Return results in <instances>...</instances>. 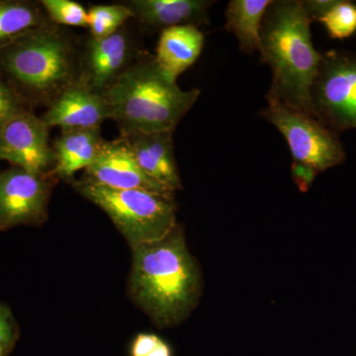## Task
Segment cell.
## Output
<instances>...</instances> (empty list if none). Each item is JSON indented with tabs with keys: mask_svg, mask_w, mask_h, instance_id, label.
<instances>
[{
	"mask_svg": "<svg viewBox=\"0 0 356 356\" xmlns=\"http://www.w3.org/2000/svg\"><path fill=\"white\" fill-rule=\"evenodd\" d=\"M312 22L303 1H273L262 21L259 53L273 72L267 102L318 119L312 88L323 54L312 41Z\"/></svg>",
	"mask_w": 356,
	"mask_h": 356,
	"instance_id": "cell-1",
	"label": "cell"
},
{
	"mask_svg": "<svg viewBox=\"0 0 356 356\" xmlns=\"http://www.w3.org/2000/svg\"><path fill=\"white\" fill-rule=\"evenodd\" d=\"M133 248L130 294L159 327L182 322L197 304L201 274L181 227L165 238Z\"/></svg>",
	"mask_w": 356,
	"mask_h": 356,
	"instance_id": "cell-2",
	"label": "cell"
},
{
	"mask_svg": "<svg viewBox=\"0 0 356 356\" xmlns=\"http://www.w3.org/2000/svg\"><path fill=\"white\" fill-rule=\"evenodd\" d=\"M81 41L64 26H43L0 50V76L30 108H48L79 81Z\"/></svg>",
	"mask_w": 356,
	"mask_h": 356,
	"instance_id": "cell-3",
	"label": "cell"
},
{
	"mask_svg": "<svg viewBox=\"0 0 356 356\" xmlns=\"http://www.w3.org/2000/svg\"><path fill=\"white\" fill-rule=\"evenodd\" d=\"M201 91L182 90L166 76L154 56L145 51L106 91L110 119L121 135L173 131L188 113Z\"/></svg>",
	"mask_w": 356,
	"mask_h": 356,
	"instance_id": "cell-4",
	"label": "cell"
},
{
	"mask_svg": "<svg viewBox=\"0 0 356 356\" xmlns=\"http://www.w3.org/2000/svg\"><path fill=\"white\" fill-rule=\"evenodd\" d=\"M76 191L104 211L131 247L156 242L177 227V204L173 196L144 191H121L74 182Z\"/></svg>",
	"mask_w": 356,
	"mask_h": 356,
	"instance_id": "cell-5",
	"label": "cell"
},
{
	"mask_svg": "<svg viewBox=\"0 0 356 356\" xmlns=\"http://www.w3.org/2000/svg\"><path fill=\"white\" fill-rule=\"evenodd\" d=\"M261 114L284 136L293 161L313 166L318 172L346 161V149L337 133L315 117L280 103H268Z\"/></svg>",
	"mask_w": 356,
	"mask_h": 356,
	"instance_id": "cell-6",
	"label": "cell"
},
{
	"mask_svg": "<svg viewBox=\"0 0 356 356\" xmlns=\"http://www.w3.org/2000/svg\"><path fill=\"white\" fill-rule=\"evenodd\" d=\"M318 120L336 133L356 129V55L343 50L323 54L312 88Z\"/></svg>",
	"mask_w": 356,
	"mask_h": 356,
	"instance_id": "cell-7",
	"label": "cell"
},
{
	"mask_svg": "<svg viewBox=\"0 0 356 356\" xmlns=\"http://www.w3.org/2000/svg\"><path fill=\"white\" fill-rule=\"evenodd\" d=\"M131 21L105 38H92L89 35L83 38L79 83L104 95L137 62L146 50L140 42L142 32Z\"/></svg>",
	"mask_w": 356,
	"mask_h": 356,
	"instance_id": "cell-8",
	"label": "cell"
},
{
	"mask_svg": "<svg viewBox=\"0 0 356 356\" xmlns=\"http://www.w3.org/2000/svg\"><path fill=\"white\" fill-rule=\"evenodd\" d=\"M55 178L13 165L0 172V231L43 224Z\"/></svg>",
	"mask_w": 356,
	"mask_h": 356,
	"instance_id": "cell-9",
	"label": "cell"
},
{
	"mask_svg": "<svg viewBox=\"0 0 356 356\" xmlns=\"http://www.w3.org/2000/svg\"><path fill=\"white\" fill-rule=\"evenodd\" d=\"M1 161L34 175H51L55 161L50 128L34 111L19 115L0 128Z\"/></svg>",
	"mask_w": 356,
	"mask_h": 356,
	"instance_id": "cell-10",
	"label": "cell"
},
{
	"mask_svg": "<svg viewBox=\"0 0 356 356\" xmlns=\"http://www.w3.org/2000/svg\"><path fill=\"white\" fill-rule=\"evenodd\" d=\"M81 179L112 189H136L161 195H175L173 192L154 181L140 170L127 145L120 137L113 140H105L95 163L84 170Z\"/></svg>",
	"mask_w": 356,
	"mask_h": 356,
	"instance_id": "cell-11",
	"label": "cell"
},
{
	"mask_svg": "<svg viewBox=\"0 0 356 356\" xmlns=\"http://www.w3.org/2000/svg\"><path fill=\"white\" fill-rule=\"evenodd\" d=\"M41 119L49 128H97L110 119V108L104 95L77 81L51 103Z\"/></svg>",
	"mask_w": 356,
	"mask_h": 356,
	"instance_id": "cell-12",
	"label": "cell"
},
{
	"mask_svg": "<svg viewBox=\"0 0 356 356\" xmlns=\"http://www.w3.org/2000/svg\"><path fill=\"white\" fill-rule=\"evenodd\" d=\"M173 131L120 135L140 170L175 193L182 188L175 154Z\"/></svg>",
	"mask_w": 356,
	"mask_h": 356,
	"instance_id": "cell-13",
	"label": "cell"
},
{
	"mask_svg": "<svg viewBox=\"0 0 356 356\" xmlns=\"http://www.w3.org/2000/svg\"><path fill=\"white\" fill-rule=\"evenodd\" d=\"M208 0H130L123 2L133 13L140 32L163 31L175 26L209 24Z\"/></svg>",
	"mask_w": 356,
	"mask_h": 356,
	"instance_id": "cell-14",
	"label": "cell"
},
{
	"mask_svg": "<svg viewBox=\"0 0 356 356\" xmlns=\"http://www.w3.org/2000/svg\"><path fill=\"white\" fill-rule=\"evenodd\" d=\"M104 142L102 127L62 130L51 143L55 163L51 175L72 179L74 173L86 170L95 163Z\"/></svg>",
	"mask_w": 356,
	"mask_h": 356,
	"instance_id": "cell-15",
	"label": "cell"
},
{
	"mask_svg": "<svg viewBox=\"0 0 356 356\" xmlns=\"http://www.w3.org/2000/svg\"><path fill=\"white\" fill-rule=\"evenodd\" d=\"M205 36L195 26H175L161 32L154 55L159 69L177 81V77L198 60Z\"/></svg>",
	"mask_w": 356,
	"mask_h": 356,
	"instance_id": "cell-16",
	"label": "cell"
},
{
	"mask_svg": "<svg viewBox=\"0 0 356 356\" xmlns=\"http://www.w3.org/2000/svg\"><path fill=\"white\" fill-rule=\"evenodd\" d=\"M271 0H232L226 9V29L233 33L241 51L252 54L261 48L262 21Z\"/></svg>",
	"mask_w": 356,
	"mask_h": 356,
	"instance_id": "cell-17",
	"label": "cell"
},
{
	"mask_svg": "<svg viewBox=\"0 0 356 356\" xmlns=\"http://www.w3.org/2000/svg\"><path fill=\"white\" fill-rule=\"evenodd\" d=\"M51 23L40 1L0 0V50Z\"/></svg>",
	"mask_w": 356,
	"mask_h": 356,
	"instance_id": "cell-18",
	"label": "cell"
},
{
	"mask_svg": "<svg viewBox=\"0 0 356 356\" xmlns=\"http://www.w3.org/2000/svg\"><path fill=\"white\" fill-rule=\"evenodd\" d=\"M88 13L89 36L96 39L114 34L134 18L132 11L123 3L93 6Z\"/></svg>",
	"mask_w": 356,
	"mask_h": 356,
	"instance_id": "cell-19",
	"label": "cell"
},
{
	"mask_svg": "<svg viewBox=\"0 0 356 356\" xmlns=\"http://www.w3.org/2000/svg\"><path fill=\"white\" fill-rule=\"evenodd\" d=\"M318 22L325 26L331 38H350L356 32V6L350 1L337 0Z\"/></svg>",
	"mask_w": 356,
	"mask_h": 356,
	"instance_id": "cell-20",
	"label": "cell"
},
{
	"mask_svg": "<svg viewBox=\"0 0 356 356\" xmlns=\"http://www.w3.org/2000/svg\"><path fill=\"white\" fill-rule=\"evenodd\" d=\"M54 24L88 28V10L72 0H40Z\"/></svg>",
	"mask_w": 356,
	"mask_h": 356,
	"instance_id": "cell-21",
	"label": "cell"
},
{
	"mask_svg": "<svg viewBox=\"0 0 356 356\" xmlns=\"http://www.w3.org/2000/svg\"><path fill=\"white\" fill-rule=\"evenodd\" d=\"M33 111L0 76V128L15 117Z\"/></svg>",
	"mask_w": 356,
	"mask_h": 356,
	"instance_id": "cell-22",
	"label": "cell"
},
{
	"mask_svg": "<svg viewBox=\"0 0 356 356\" xmlns=\"http://www.w3.org/2000/svg\"><path fill=\"white\" fill-rule=\"evenodd\" d=\"M132 356H172V350L161 337L153 334H140L134 341Z\"/></svg>",
	"mask_w": 356,
	"mask_h": 356,
	"instance_id": "cell-23",
	"label": "cell"
},
{
	"mask_svg": "<svg viewBox=\"0 0 356 356\" xmlns=\"http://www.w3.org/2000/svg\"><path fill=\"white\" fill-rule=\"evenodd\" d=\"M17 337V325L10 309L0 303V346L13 350Z\"/></svg>",
	"mask_w": 356,
	"mask_h": 356,
	"instance_id": "cell-24",
	"label": "cell"
},
{
	"mask_svg": "<svg viewBox=\"0 0 356 356\" xmlns=\"http://www.w3.org/2000/svg\"><path fill=\"white\" fill-rule=\"evenodd\" d=\"M291 170L293 181L301 192H307L310 189L318 173L313 166L296 161H293Z\"/></svg>",
	"mask_w": 356,
	"mask_h": 356,
	"instance_id": "cell-25",
	"label": "cell"
},
{
	"mask_svg": "<svg viewBox=\"0 0 356 356\" xmlns=\"http://www.w3.org/2000/svg\"><path fill=\"white\" fill-rule=\"evenodd\" d=\"M337 0H306L303 1L304 8L312 21H320Z\"/></svg>",
	"mask_w": 356,
	"mask_h": 356,
	"instance_id": "cell-26",
	"label": "cell"
},
{
	"mask_svg": "<svg viewBox=\"0 0 356 356\" xmlns=\"http://www.w3.org/2000/svg\"><path fill=\"white\" fill-rule=\"evenodd\" d=\"M10 351L11 350H9V348L0 346V356H6Z\"/></svg>",
	"mask_w": 356,
	"mask_h": 356,
	"instance_id": "cell-27",
	"label": "cell"
}]
</instances>
